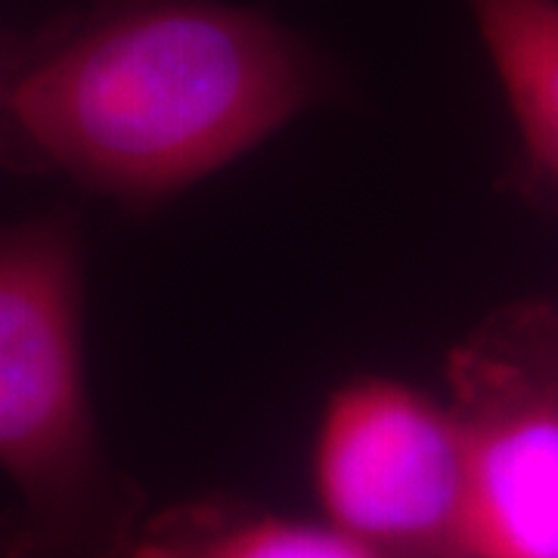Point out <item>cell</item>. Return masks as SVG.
I'll use <instances>...</instances> for the list:
<instances>
[{"mask_svg":"<svg viewBox=\"0 0 558 558\" xmlns=\"http://www.w3.org/2000/svg\"><path fill=\"white\" fill-rule=\"evenodd\" d=\"M465 440L462 558H558V311L494 317L450 360Z\"/></svg>","mask_w":558,"mask_h":558,"instance_id":"cell-4","label":"cell"},{"mask_svg":"<svg viewBox=\"0 0 558 558\" xmlns=\"http://www.w3.org/2000/svg\"><path fill=\"white\" fill-rule=\"evenodd\" d=\"M527 161L558 186V0H465Z\"/></svg>","mask_w":558,"mask_h":558,"instance_id":"cell-6","label":"cell"},{"mask_svg":"<svg viewBox=\"0 0 558 558\" xmlns=\"http://www.w3.org/2000/svg\"><path fill=\"white\" fill-rule=\"evenodd\" d=\"M87 255L75 215L0 227V558H124L143 490L102 440L84 354Z\"/></svg>","mask_w":558,"mask_h":558,"instance_id":"cell-2","label":"cell"},{"mask_svg":"<svg viewBox=\"0 0 558 558\" xmlns=\"http://www.w3.org/2000/svg\"><path fill=\"white\" fill-rule=\"evenodd\" d=\"M319 519L379 558H462L465 440L453 403L363 376L326 400L311 447Z\"/></svg>","mask_w":558,"mask_h":558,"instance_id":"cell-3","label":"cell"},{"mask_svg":"<svg viewBox=\"0 0 558 558\" xmlns=\"http://www.w3.org/2000/svg\"><path fill=\"white\" fill-rule=\"evenodd\" d=\"M339 90L314 40L223 0H90L0 35V165L153 208Z\"/></svg>","mask_w":558,"mask_h":558,"instance_id":"cell-1","label":"cell"},{"mask_svg":"<svg viewBox=\"0 0 558 558\" xmlns=\"http://www.w3.org/2000/svg\"><path fill=\"white\" fill-rule=\"evenodd\" d=\"M124 558H379L326 519L242 499H193L140 524Z\"/></svg>","mask_w":558,"mask_h":558,"instance_id":"cell-5","label":"cell"}]
</instances>
